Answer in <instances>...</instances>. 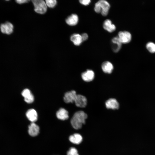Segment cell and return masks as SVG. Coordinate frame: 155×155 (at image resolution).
Returning <instances> with one entry per match:
<instances>
[{"label": "cell", "instance_id": "obj_1", "mask_svg": "<svg viewBox=\"0 0 155 155\" xmlns=\"http://www.w3.org/2000/svg\"><path fill=\"white\" fill-rule=\"evenodd\" d=\"M88 117L87 115L82 111L77 112L74 114L71 123L74 129H80L83 124L85 123V120Z\"/></svg>", "mask_w": 155, "mask_h": 155}, {"label": "cell", "instance_id": "obj_2", "mask_svg": "<svg viewBox=\"0 0 155 155\" xmlns=\"http://www.w3.org/2000/svg\"><path fill=\"white\" fill-rule=\"evenodd\" d=\"M110 7L109 3L107 1L100 0L95 3L94 10L96 12L101 13L102 16H106L108 14Z\"/></svg>", "mask_w": 155, "mask_h": 155}, {"label": "cell", "instance_id": "obj_3", "mask_svg": "<svg viewBox=\"0 0 155 155\" xmlns=\"http://www.w3.org/2000/svg\"><path fill=\"white\" fill-rule=\"evenodd\" d=\"M32 2L36 12L40 14H43L46 12L47 6L45 1L43 0H33Z\"/></svg>", "mask_w": 155, "mask_h": 155}, {"label": "cell", "instance_id": "obj_4", "mask_svg": "<svg viewBox=\"0 0 155 155\" xmlns=\"http://www.w3.org/2000/svg\"><path fill=\"white\" fill-rule=\"evenodd\" d=\"M118 36L121 43L126 44L129 42L131 39V36L128 31H120L118 33Z\"/></svg>", "mask_w": 155, "mask_h": 155}, {"label": "cell", "instance_id": "obj_5", "mask_svg": "<svg viewBox=\"0 0 155 155\" xmlns=\"http://www.w3.org/2000/svg\"><path fill=\"white\" fill-rule=\"evenodd\" d=\"M77 94L74 90H72L66 92L64 96L63 100L66 103L75 102Z\"/></svg>", "mask_w": 155, "mask_h": 155}, {"label": "cell", "instance_id": "obj_6", "mask_svg": "<svg viewBox=\"0 0 155 155\" xmlns=\"http://www.w3.org/2000/svg\"><path fill=\"white\" fill-rule=\"evenodd\" d=\"M1 32L7 34H11L13 32V24L9 22L2 24L0 26Z\"/></svg>", "mask_w": 155, "mask_h": 155}, {"label": "cell", "instance_id": "obj_7", "mask_svg": "<svg viewBox=\"0 0 155 155\" xmlns=\"http://www.w3.org/2000/svg\"><path fill=\"white\" fill-rule=\"evenodd\" d=\"M76 105L81 108L85 107L87 104V100L86 97L80 94H77L75 101Z\"/></svg>", "mask_w": 155, "mask_h": 155}, {"label": "cell", "instance_id": "obj_8", "mask_svg": "<svg viewBox=\"0 0 155 155\" xmlns=\"http://www.w3.org/2000/svg\"><path fill=\"white\" fill-rule=\"evenodd\" d=\"M22 94L24 98L25 101L27 103H31L34 101V96L29 89H24L22 91Z\"/></svg>", "mask_w": 155, "mask_h": 155}, {"label": "cell", "instance_id": "obj_9", "mask_svg": "<svg viewBox=\"0 0 155 155\" xmlns=\"http://www.w3.org/2000/svg\"><path fill=\"white\" fill-rule=\"evenodd\" d=\"M39 127L34 122H32L28 126V133L31 136H37L39 133Z\"/></svg>", "mask_w": 155, "mask_h": 155}, {"label": "cell", "instance_id": "obj_10", "mask_svg": "<svg viewBox=\"0 0 155 155\" xmlns=\"http://www.w3.org/2000/svg\"><path fill=\"white\" fill-rule=\"evenodd\" d=\"M81 77L84 81L87 82H90L94 79V73L91 70H87L82 73Z\"/></svg>", "mask_w": 155, "mask_h": 155}, {"label": "cell", "instance_id": "obj_11", "mask_svg": "<svg viewBox=\"0 0 155 155\" xmlns=\"http://www.w3.org/2000/svg\"><path fill=\"white\" fill-rule=\"evenodd\" d=\"M106 108L108 109H118L119 107V103L117 100L115 98H110L105 102Z\"/></svg>", "mask_w": 155, "mask_h": 155}, {"label": "cell", "instance_id": "obj_12", "mask_svg": "<svg viewBox=\"0 0 155 155\" xmlns=\"http://www.w3.org/2000/svg\"><path fill=\"white\" fill-rule=\"evenodd\" d=\"M26 115L28 119L32 122H34L37 120V113L34 109H30L28 110L26 113Z\"/></svg>", "mask_w": 155, "mask_h": 155}, {"label": "cell", "instance_id": "obj_13", "mask_svg": "<svg viewBox=\"0 0 155 155\" xmlns=\"http://www.w3.org/2000/svg\"><path fill=\"white\" fill-rule=\"evenodd\" d=\"M56 116L58 119L65 120L69 118L68 112L63 108H61L57 112Z\"/></svg>", "mask_w": 155, "mask_h": 155}, {"label": "cell", "instance_id": "obj_14", "mask_svg": "<svg viewBox=\"0 0 155 155\" xmlns=\"http://www.w3.org/2000/svg\"><path fill=\"white\" fill-rule=\"evenodd\" d=\"M112 48L115 52H118L121 48L122 43L118 36L114 37L112 40Z\"/></svg>", "mask_w": 155, "mask_h": 155}, {"label": "cell", "instance_id": "obj_15", "mask_svg": "<svg viewBox=\"0 0 155 155\" xmlns=\"http://www.w3.org/2000/svg\"><path fill=\"white\" fill-rule=\"evenodd\" d=\"M103 27L104 29L108 32H112L116 29V26L112 24L111 20L107 19L104 21L103 24Z\"/></svg>", "mask_w": 155, "mask_h": 155}, {"label": "cell", "instance_id": "obj_16", "mask_svg": "<svg viewBox=\"0 0 155 155\" xmlns=\"http://www.w3.org/2000/svg\"><path fill=\"white\" fill-rule=\"evenodd\" d=\"M78 21V17L76 14H73L69 16L66 20V22L70 26L76 25Z\"/></svg>", "mask_w": 155, "mask_h": 155}, {"label": "cell", "instance_id": "obj_17", "mask_svg": "<svg viewBox=\"0 0 155 155\" xmlns=\"http://www.w3.org/2000/svg\"><path fill=\"white\" fill-rule=\"evenodd\" d=\"M82 137L80 134L75 133L70 136L69 140L71 143L76 144H80L82 141Z\"/></svg>", "mask_w": 155, "mask_h": 155}, {"label": "cell", "instance_id": "obj_18", "mask_svg": "<svg viewBox=\"0 0 155 155\" xmlns=\"http://www.w3.org/2000/svg\"><path fill=\"white\" fill-rule=\"evenodd\" d=\"M102 68L104 73H110L113 69V66L110 62L106 61L104 62L102 64Z\"/></svg>", "mask_w": 155, "mask_h": 155}, {"label": "cell", "instance_id": "obj_19", "mask_svg": "<svg viewBox=\"0 0 155 155\" xmlns=\"http://www.w3.org/2000/svg\"><path fill=\"white\" fill-rule=\"evenodd\" d=\"M70 40L76 46L80 45L83 42L81 35L78 34H72L71 36Z\"/></svg>", "mask_w": 155, "mask_h": 155}, {"label": "cell", "instance_id": "obj_20", "mask_svg": "<svg viewBox=\"0 0 155 155\" xmlns=\"http://www.w3.org/2000/svg\"><path fill=\"white\" fill-rule=\"evenodd\" d=\"M146 47L148 50L151 53H154L155 52V44L152 42H150L147 43Z\"/></svg>", "mask_w": 155, "mask_h": 155}, {"label": "cell", "instance_id": "obj_21", "mask_svg": "<svg viewBox=\"0 0 155 155\" xmlns=\"http://www.w3.org/2000/svg\"><path fill=\"white\" fill-rule=\"evenodd\" d=\"M45 2L47 6L50 8L54 7L57 3V1L55 0H46Z\"/></svg>", "mask_w": 155, "mask_h": 155}, {"label": "cell", "instance_id": "obj_22", "mask_svg": "<svg viewBox=\"0 0 155 155\" xmlns=\"http://www.w3.org/2000/svg\"><path fill=\"white\" fill-rule=\"evenodd\" d=\"M67 155H79L76 149L73 147L70 148L67 152Z\"/></svg>", "mask_w": 155, "mask_h": 155}, {"label": "cell", "instance_id": "obj_23", "mask_svg": "<svg viewBox=\"0 0 155 155\" xmlns=\"http://www.w3.org/2000/svg\"><path fill=\"white\" fill-rule=\"evenodd\" d=\"M80 3L84 5H88L91 2L90 0H80L79 1Z\"/></svg>", "mask_w": 155, "mask_h": 155}, {"label": "cell", "instance_id": "obj_24", "mask_svg": "<svg viewBox=\"0 0 155 155\" xmlns=\"http://www.w3.org/2000/svg\"><path fill=\"white\" fill-rule=\"evenodd\" d=\"M81 35L83 41L86 40L88 38V36L86 33H83Z\"/></svg>", "mask_w": 155, "mask_h": 155}, {"label": "cell", "instance_id": "obj_25", "mask_svg": "<svg viewBox=\"0 0 155 155\" xmlns=\"http://www.w3.org/2000/svg\"><path fill=\"white\" fill-rule=\"evenodd\" d=\"M30 1L28 0H17L16 1L19 4H23L28 2Z\"/></svg>", "mask_w": 155, "mask_h": 155}]
</instances>
